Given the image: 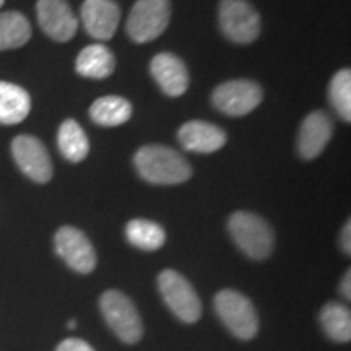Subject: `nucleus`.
Wrapping results in <instances>:
<instances>
[{"label": "nucleus", "instance_id": "nucleus-1", "mask_svg": "<svg viewBox=\"0 0 351 351\" xmlns=\"http://www.w3.org/2000/svg\"><path fill=\"white\" fill-rule=\"evenodd\" d=\"M135 168L147 182L182 184L191 179L192 168L181 153L163 145H145L134 156Z\"/></svg>", "mask_w": 351, "mask_h": 351}, {"label": "nucleus", "instance_id": "nucleus-2", "mask_svg": "<svg viewBox=\"0 0 351 351\" xmlns=\"http://www.w3.org/2000/svg\"><path fill=\"white\" fill-rule=\"evenodd\" d=\"M231 238L245 256L254 261L270 257L275 245V234L269 223L256 213L236 212L228 221Z\"/></svg>", "mask_w": 351, "mask_h": 351}, {"label": "nucleus", "instance_id": "nucleus-3", "mask_svg": "<svg viewBox=\"0 0 351 351\" xmlns=\"http://www.w3.org/2000/svg\"><path fill=\"white\" fill-rule=\"evenodd\" d=\"M99 307L111 330L125 343H137L143 335L140 314L129 296L117 289H109L99 300Z\"/></svg>", "mask_w": 351, "mask_h": 351}, {"label": "nucleus", "instance_id": "nucleus-4", "mask_svg": "<svg viewBox=\"0 0 351 351\" xmlns=\"http://www.w3.org/2000/svg\"><path fill=\"white\" fill-rule=\"evenodd\" d=\"M215 311L223 324L241 340H251L258 330L256 307L234 289H221L215 296Z\"/></svg>", "mask_w": 351, "mask_h": 351}, {"label": "nucleus", "instance_id": "nucleus-5", "mask_svg": "<svg viewBox=\"0 0 351 351\" xmlns=\"http://www.w3.org/2000/svg\"><path fill=\"white\" fill-rule=\"evenodd\" d=\"M218 21L223 34L236 44H251L261 34V15L247 0H221Z\"/></svg>", "mask_w": 351, "mask_h": 351}, {"label": "nucleus", "instance_id": "nucleus-6", "mask_svg": "<svg viewBox=\"0 0 351 351\" xmlns=\"http://www.w3.org/2000/svg\"><path fill=\"white\" fill-rule=\"evenodd\" d=\"M169 20V0H137L129 13L125 28L135 43H150L165 33Z\"/></svg>", "mask_w": 351, "mask_h": 351}, {"label": "nucleus", "instance_id": "nucleus-7", "mask_svg": "<svg viewBox=\"0 0 351 351\" xmlns=\"http://www.w3.org/2000/svg\"><path fill=\"white\" fill-rule=\"evenodd\" d=\"M158 288L173 314L182 322L194 324L200 319L202 304L199 295L179 271L169 269L161 271L158 276Z\"/></svg>", "mask_w": 351, "mask_h": 351}, {"label": "nucleus", "instance_id": "nucleus-8", "mask_svg": "<svg viewBox=\"0 0 351 351\" xmlns=\"http://www.w3.org/2000/svg\"><path fill=\"white\" fill-rule=\"evenodd\" d=\"M12 155L21 173L32 181L46 184L52 179V160L39 138L33 135H19L12 142Z\"/></svg>", "mask_w": 351, "mask_h": 351}, {"label": "nucleus", "instance_id": "nucleus-9", "mask_svg": "<svg viewBox=\"0 0 351 351\" xmlns=\"http://www.w3.org/2000/svg\"><path fill=\"white\" fill-rule=\"evenodd\" d=\"M263 91L252 80H230L215 88L212 101L215 108L228 116L239 117L252 112L262 103Z\"/></svg>", "mask_w": 351, "mask_h": 351}, {"label": "nucleus", "instance_id": "nucleus-10", "mask_svg": "<svg viewBox=\"0 0 351 351\" xmlns=\"http://www.w3.org/2000/svg\"><path fill=\"white\" fill-rule=\"evenodd\" d=\"M57 256L77 274H91L96 267V252L85 232L73 226L59 228L54 236Z\"/></svg>", "mask_w": 351, "mask_h": 351}, {"label": "nucleus", "instance_id": "nucleus-11", "mask_svg": "<svg viewBox=\"0 0 351 351\" xmlns=\"http://www.w3.org/2000/svg\"><path fill=\"white\" fill-rule=\"evenodd\" d=\"M38 23L51 39L67 43L77 34L78 20L67 0H38Z\"/></svg>", "mask_w": 351, "mask_h": 351}, {"label": "nucleus", "instance_id": "nucleus-12", "mask_svg": "<svg viewBox=\"0 0 351 351\" xmlns=\"http://www.w3.org/2000/svg\"><path fill=\"white\" fill-rule=\"evenodd\" d=\"M80 15L83 26L91 38L109 41L119 26L121 8L114 0H85Z\"/></svg>", "mask_w": 351, "mask_h": 351}, {"label": "nucleus", "instance_id": "nucleus-13", "mask_svg": "<svg viewBox=\"0 0 351 351\" xmlns=\"http://www.w3.org/2000/svg\"><path fill=\"white\" fill-rule=\"evenodd\" d=\"M333 134V122L324 111H314L302 121L298 134V152L304 160H314L326 150Z\"/></svg>", "mask_w": 351, "mask_h": 351}, {"label": "nucleus", "instance_id": "nucleus-14", "mask_svg": "<svg viewBox=\"0 0 351 351\" xmlns=\"http://www.w3.org/2000/svg\"><path fill=\"white\" fill-rule=\"evenodd\" d=\"M150 72L165 95L178 98L189 88V72L186 64L171 52H161L153 57Z\"/></svg>", "mask_w": 351, "mask_h": 351}, {"label": "nucleus", "instance_id": "nucleus-15", "mask_svg": "<svg viewBox=\"0 0 351 351\" xmlns=\"http://www.w3.org/2000/svg\"><path fill=\"white\" fill-rule=\"evenodd\" d=\"M179 143L187 152L213 153L226 145V132L205 121H189L178 132Z\"/></svg>", "mask_w": 351, "mask_h": 351}, {"label": "nucleus", "instance_id": "nucleus-16", "mask_svg": "<svg viewBox=\"0 0 351 351\" xmlns=\"http://www.w3.org/2000/svg\"><path fill=\"white\" fill-rule=\"evenodd\" d=\"M32 98L28 91L15 83L0 82V124L15 125L28 117Z\"/></svg>", "mask_w": 351, "mask_h": 351}, {"label": "nucleus", "instance_id": "nucleus-17", "mask_svg": "<svg viewBox=\"0 0 351 351\" xmlns=\"http://www.w3.org/2000/svg\"><path fill=\"white\" fill-rule=\"evenodd\" d=\"M114 54L103 44H90L77 57L75 70L78 75L86 78H108L114 72Z\"/></svg>", "mask_w": 351, "mask_h": 351}, {"label": "nucleus", "instance_id": "nucleus-18", "mask_svg": "<svg viewBox=\"0 0 351 351\" xmlns=\"http://www.w3.org/2000/svg\"><path fill=\"white\" fill-rule=\"evenodd\" d=\"M57 147L59 152L62 153L65 160L70 163H80L88 156L90 152V143L85 130L77 121L67 119L62 122L57 132Z\"/></svg>", "mask_w": 351, "mask_h": 351}, {"label": "nucleus", "instance_id": "nucleus-19", "mask_svg": "<svg viewBox=\"0 0 351 351\" xmlns=\"http://www.w3.org/2000/svg\"><path fill=\"white\" fill-rule=\"evenodd\" d=\"M132 116V104L121 96H103L90 108V117L95 124L117 127L125 124Z\"/></svg>", "mask_w": 351, "mask_h": 351}, {"label": "nucleus", "instance_id": "nucleus-20", "mask_svg": "<svg viewBox=\"0 0 351 351\" xmlns=\"http://www.w3.org/2000/svg\"><path fill=\"white\" fill-rule=\"evenodd\" d=\"M32 38V25L23 13H0V51L19 49Z\"/></svg>", "mask_w": 351, "mask_h": 351}, {"label": "nucleus", "instance_id": "nucleus-21", "mask_svg": "<svg viewBox=\"0 0 351 351\" xmlns=\"http://www.w3.org/2000/svg\"><path fill=\"white\" fill-rule=\"evenodd\" d=\"M125 236L129 243L143 251H156L166 241L163 226L150 219L135 218L130 219L125 226Z\"/></svg>", "mask_w": 351, "mask_h": 351}, {"label": "nucleus", "instance_id": "nucleus-22", "mask_svg": "<svg viewBox=\"0 0 351 351\" xmlns=\"http://www.w3.org/2000/svg\"><path fill=\"white\" fill-rule=\"evenodd\" d=\"M320 324L328 339L335 341H350L351 339V314L348 307L340 302H328L320 311Z\"/></svg>", "mask_w": 351, "mask_h": 351}, {"label": "nucleus", "instance_id": "nucleus-23", "mask_svg": "<svg viewBox=\"0 0 351 351\" xmlns=\"http://www.w3.org/2000/svg\"><path fill=\"white\" fill-rule=\"evenodd\" d=\"M328 99L330 104L339 112L341 119L351 121V72L350 69L340 70L332 78L328 86Z\"/></svg>", "mask_w": 351, "mask_h": 351}, {"label": "nucleus", "instance_id": "nucleus-24", "mask_svg": "<svg viewBox=\"0 0 351 351\" xmlns=\"http://www.w3.org/2000/svg\"><path fill=\"white\" fill-rule=\"evenodd\" d=\"M56 351H95L86 341L80 339H67L57 346Z\"/></svg>", "mask_w": 351, "mask_h": 351}, {"label": "nucleus", "instance_id": "nucleus-25", "mask_svg": "<svg viewBox=\"0 0 351 351\" xmlns=\"http://www.w3.org/2000/svg\"><path fill=\"white\" fill-rule=\"evenodd\" d=\"M341 249L346 256H350L351 252V223L346 221V225L341 230Z\"/></svg>", "mask_w": 351, "mask_h": 351}, {"label": "nucleus", "instance_id": "nucleus-26", "mask_svg": "<svg viewBox=\"0 0 351 351\" xmlns=\"http://www.w3.org/2000/svg\"><path fill=\"white\" fill-rule=\"evenodd\" d=\"M351 271L348 270L345 274V276H343V280H341V285H340V291H341V295H343L346 300H350V296H351Z\"/></svg>", "mask_w": 351, "mask_h": 351}, {"label": "nucleus", "instance_id": "nucleus-27", "mask_svg": "<svg viewBox=\"0 0 351 351\" xmlns=\"http://www.w3.org/2000/svg\"><path fill=\"white\" fill-rule=\"evenodd\" d=\"M67 327H69V328H75V327H77V322H75V320H70Z\"/></svg>", "mask_w": 351, "mask_h": 351}, {"label": "nucleus", "instance_id": "nucleus-28", "mask_svg": "<svg viewBox=\"0 0 351 351\" xmlns=\"http://www.w3.org/2000/svg\"><path fill=\"white\" fill-rule=\"evenodd\" d=\"M3 3H5V0H0V7H3Z\"/></svg>", "mask_w": 351, "mask_h": 351}]
</instances>
